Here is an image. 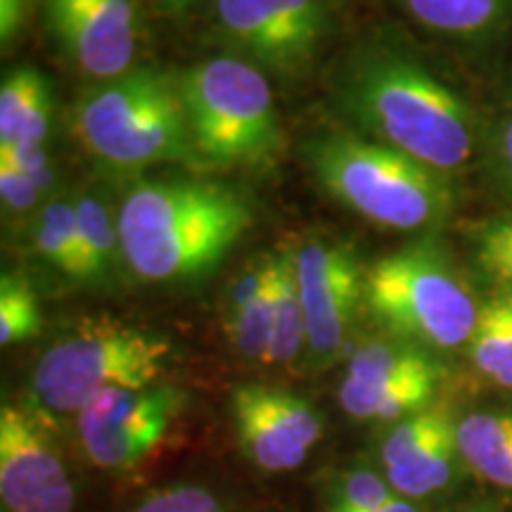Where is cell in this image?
Returning <instances> with one entry per match:
<instances>
[{
    "label": "cell",
    "instance_id": "277c9868",
    "mask_svg": "<svg viewBox=\"0 0 512 512\" xmlns=\"http://www.w3.org/2000/svg\"><path fill=\"white\" fill-rule=\"evenodd\" d=\"M74 136L105 169L133 174L155 164H200L185 121L178 76L133 67L76 100Z\"/></svg>",
    "mask_w": 512,
    "mask_h": 512
},
{
    "label": "cell",
    "instance_id": "9a60e30c",
    "mask_svg": "<svg viewBox=\"0 0 512 512\" xmlns=\"http://www.w3.org/2000/svg\"><path fill=\"white\" fill-rule=\"evenodd\" d=\"M55 100L48 76L34 64H19L0 86V145H46L53 131Z\"/></svg>",
    "mask_w": 512,
    "mask_h": 512
},
{
    "label": "cell",
    "instance_id": "5bb4252c",
    "mask_svg": "<svg viewBox=\"0 0 512 512\" xmlns=\"http://www.w3.org/2000/svg\"><path fill=\"white\" fill-rule=\"evenodd\" d=\"M422 29L467 46H489L512 29V0H399Z\"/></svg>",
    "mask_w": 512,
    "mask_h": 512
},
{
    "label": "cell",
    "instance_id": "e575fe53",
    "mask_svg": "<svg viewBox=\"0 0 512 512\" xmlns=\"http://www.w3.org/2000/svg\"><path fill=\"white\" fill-rule=\"evenodd\" d=\"M380 512H418V510H415L411 503H408V501H403V498L399 496V498H394V501L389 503L387 508H382Z\"/></svg>",
    "mask_w": 512,
    "mask_h": 512
},
{
    "label": "cell",
    "instance_id": "603a6c76",
    "mask_svg": "<svg viewBox=\"0 0 512 512\" xmlns=\"http://www.w3.org/2000/svg\"><path fill=\"white\" fill-rule=\"evenodd\" d=\"M31 242L43 264L64 278L81 283V245L76 221V195L55 192L31 219Z\"/></svg>",
    "mask_w": 512,
    "mask_h": 512
},
{
    "label": "cell",
    "instance_id": "4316f807",
    "mask_svg": "<svg viewBox=\"0 0 512 512\" xmlns=\"http://www.w3.org/2000/svg\"><path fill=\"white\" fill-rule=\"evenodd\" d=\"M482 166L489 188L512 204V72L494 119L484 128Z\"/></svg>",
    "mask_w": 512,
    "mask_h": 512
},
{
    "label": "cell",
    "instance_id": "d6a6232c",
    "mask_svg": "<svg viewBox=\"0 0 512 512\" xmlns=\"http://www.w3.org/2000/svg\"><path fill=\"white\" fill-rule=\"evenodd\" d=\"M34 0H0V43L8 50L22 36Z\"/></svg>",
    "mask_w": 512,
    "mask_h": 512
},
{
    "label": "cell",
    "instance_id": "d590c367",
    "mask_svg": "<svg viewBox=\"0 0 512 512\" xmlns=\"http://www.w3.org/2000/svg\"><path fill=\"white\" fill-rule=\"evenodd\" d=\"M467 512H496L494 508H486V505H477V508H470Z\"/></svg>",
    "mask_w": 512,
    "mask_h": 512
},
{
    "label": "cell",
    "instance_id": "7c38bea8",
    "mask_svg": "<svg viewBox=\"0 0 512 512\" xmlns=\"http://www.w3.org/2000/svg\"><path fill=\"white\" fill-rule=\"evenodd\" d=\"M0 498L10 512H72L74 484L29 408L0 411Z\"/></svg>",
    "mask_w": 512,
    "mask_h": 512
},
{
    "label": "cell",
    "instance_id": "e0dca14e",
    "mask_svg": "<svg viewBox=\"0 0 512 512\" xmlns=\"http://www.w3.org/2000/svg\"><path fill=\"white\" fill-rule=\"evenodd\" d=\"M76 221L81 245V285H105L124 261L117 209L100 192H76Z\"/></svg>",
    "mask_w": 512,
    "mask_h": 512
},
{
    "label": "cell",
    "instance_id": "d6986e66",
    "mask_svg": "<svg viewBox=\"0 0 512 512\" xmlns=\"http://www.w3.org/2000/svg\"><path fill=\"white\" fill-rule=\"evenodd\" d=\"M268 271L273 292V337L266 363L285 366L297 361L302 349H306V318L297 283L294 247L268 254Z\"/></svg>",
    "mask_w": 512,
    "mask_h": 512
},
{
    "label": "cell",
    "instance_id": "5b68a950",
    "mask_svg": "<svg viewBox=\"0 0 512 512\" xmlns=\"http://www.w3.org/2000/svg\"><path fill=\"white\" fill-rule=\"evenodd\" d=\"M363 304L389 337L441 354L470 344L482 306L437 235L377 259L363 278Z\"/></svg>",
    "mask_w": 512,
    "mask_h": 512
},
{
    "label": "cell",
    "instance_id": "f546056e",
    "mask_svg": "<svg viewBox=\"0 0 512 512\" xmlns=\"http://www.w3.org/2000/svg\"><path fill=\"white\" fill-rule=\"evenodd\" d=\"M0 159L10 162L15 169L22 171L38 190L43 192V197H53L57 188V174L55 166L50 162L46 145L36 143H12V145H0Z\"/></svg>",
    "mask_w": 512,
    "mask_h": 512
},
{
    "label": "cell",
    "instance_id": "4fadbf2b",
    "mask_svg": "<svg viewBox=\"0 0 512 512\" xmlns=\"http://www.w3.org/2000/svg\"><path fill=\"white\" fill-rule=\"evenodd\" d=\"M458 420L446 406L408 415L382 441L384 479L403 498H425L446 489L458 467Z\"/></svg>",
    "mask_w": 512,
    "mask_h": 512
},
{
    "label": "cell",
    "instance_id": "44dd1931",
    "mask_svg": "<svg viewBox=\"0 0 512 512\" xmlns=\"http://www.w3.org/2000/svg\"><path fill=\"white\" fill-rule=\"evenodd\" d=\"M467 354L479 375L498 387L512 389V290L494 287L479 306Z\"/></svg>",
    "mask_w": 512,
    "mask_h": 512
},
{
    "label": "cell",
    "instance_id": "83f0119b",
    "mask_svg": "<svg viewBox=\"0 0 512 512\" xmlns=\"http://www.w3.org/2000/svg\"><path fill=\"white\" fill-rule=\"evenodd\" d=\"M41 332V309L36 292L22 273L5 271L0 278V344L12 347Z\"/></svg>",
    "mask_w": 512,
    "mask_h": 512
},
{
    "label": "cell",
    "instance_id": "8fae6325",
    "mask_svg": "<svg viewBox=\"0 0 512 512\" xmlns=\"http://www.w3.org/2000/svg\"><path fill=\"white\" fill-rule=\"evenodd\" d=\"M46 27L81 74L110 81L131 72L138 53V0H43Z\"/></svg>",
    "mask_w": 512,
    "mask_h": 512
},
{
    "label": "cell",
    "instance_id": "484cf974",
    "mask_svg": "<svg viewBox=\"0 0 512 512\" xmlns=\"http://www.w3.org/2000/svg\"><path fill=\"white\" fill-rule=\"evenodd\" d=\"M467 238L472 259L489 283L512 290V209L477 221Z\"/></svg>",
    "mask_w": 512,
    "mask_h": 512
},
{
    "label": "cell",
    "instance_id": "1f68e13d",
    "mask_svg": "<svg viewBox=\"0 0 512 512\" xmlns=\"http://www.w3.org/2000/svg\"><path fill=\"white\" fill-rule=\"evenodd\" d=\"M0 200H3L5 214L15 216V219H24V216L34 219L46 197L22 171L0 159Z\"/></svg>",
    "mask_w": 512,
    "mask_h": 512
},
{
    "label": "cell",
    "instance_id": "ac0fdd59",
    "mask_svg": "<svg viewBox=\"0 0 512 512\" xmlns=\"http://www.w3.org/2000/svg\"><path fill=\"white\" fill-rule=\"evenodd\" d=\"M230 406L252 413L280 437L311 451L323 437V420L302 396L266 384H240L233 389Z\"/></svg>",
    "mask_w": 512,
    "mask_h": 512
},
{
    "label": "cell",
    "instance_id": "30bf717a",
    "mask_svg": "<svg viewBox=\"0 0 512 512\" xmlns=\"http://www.w3.org/2000/svg\"><path fill=\"white\" fill-rule=\"evenodd\" d=\"M294 264L306 318V354L313 366H330L363 304L366 273L347 245L320 238L294 249Z\"/></svg>",
    "mask_w": 512,
    "mask_h": 512
},
{
    "label": "cell",
    "instance_id": "3957f363",
    "mask_svg": "<svg viewBox=\"0 0 512 512\" xmlns=\"http://www.w3.org/2000/svg\"><path fill=\"white\" fill-rule=\"evenodd\" d=\"M302 157L320 192L380 228L418 233L456 209L451 176L354 131L304 140Z\"/></svg>",
    "mask_w": 512,
    "mask_h": 512
},
{
    "label": "cell",
    "instance_id": "ffe728a7",
    "mask_svg": "<svg viewBox=\"0 0 512 512\" xmlns=\"http://www.w3.org/2000/svg\"><path fill=\"white\" fill-rule=\"evenodd\" d=\"M441 375H444V368L432 356V351H425L394 337L363 344L361 349L351 354L347 363V380L370 384V387L427 380V377L441 380Z\"/></svg>",
    "mask_w": 512,
    "mask_h": 512
},
{
    "label": "cell",
    "instance_id": "7a4b0ae2",
    "mask_svg": "<svg viewBox=\"0 0 512 512\" xmlns=\"http://www.w3.org/2000/svg\"><path fill=\"white\" fill-rule=\"evenodd\" d=\"M126 266L147 283H185L214 271L252 226L238 190L200 176L143 181L117 207Z\"/></svg>",
    "mask_w": 512,
    "mask_h": 512
},
{
    "label": "cell",
    "instance_id": "cb8c5ba5",
    "mask_svg": "<svg viewBox=\"0 0 512 512\" xmlns=\"http://www.w3.org/2000/svg\"><path fill=\"white\" fill-rule=\"evenodd\" d=\"M226 332L233 347L249 361H268L273 337V292H271V271H268L266 254V280L261 290L254 294L242 309L226 311Z\"/></svg>",
    "mask_w": 512,
    "mask_h": 512
},
{
    "label": "cell",
    "instance_id": "52a82bcc",
    "mask_svg": "<svg viewBox=\"0 0 512 512\" xmlns=\"http://www.w3.org/2000/svg\"><path fill=\"white\" fill-rule=\"evenodd\" d=\"M171 354V342L157 332L112 320L81 323L36 363L29 411L48 427V420L76 415L105 389L150 387Z\"/></svg>",
    "mask_w": 512,
    "mask_h": 512
},
{
    "label": "cell",
    "instance_id": "9c48e42d",
    "mask_svg": "<svg viewBox=\"0 0 512 512\" xmlns=\"http://www.w3.org/2000/svg\"><path fill=\"white\" fill-rule=\"evenodd\" d=\"M181 408V389L171 384L105 389L76 413V432L93 465L128 470L162 444Z\"/></svg>",
    "mask_w": 512,
    "mask_h": 512
},
{
    "label": "cell",
    "instance_id": "ba28073f",
    "mask_svg": "<svg viewBox=\"0 0 512 512\" xmlns=\"http://www.w3.org/2000/svg\"><path fill=\"white\" fill-rule=\"evenodd\" d=\"M211 22L226 55L294 81L323 53L335 8L332 0H211Z\"/></svg>",
    "mask_w": 512,
    "mask_h": 512
},
{
    "label": "cell",
    "instance_id": "4dcf8cb0",
    "mask_svg": "<svg viewBox=\"0 0 512 512\" xmlns=\"http://www.w3.org/2000/svg\"><path fill=\"white\" fill-rule=\"evenodd\" d=\"M133 512H226L223 505L216 501L202 486L178 484L169 489H159L147 496Z\"/></svg>",
    "mask_w": 512,
    "mask_h": 512
},
{
    "label": "cell",
    "instance_id": "d4e9b609",
    "mask_svg": "<svg viewBox=\"0 0 512 512\" xmlns=\"http://www.w3.org/2000/svg\"><path fill=\"white\" fill-rule=\"evenodd\" d=\"M230 415H233L235 432H238V441L245 451V456L252 460L256 467L266 472H287L299 467L309 456V451L297 446L294 441L280 437L273 432L266 422H261L256 415L242 411V408L230 406Z\"/></svg>",
    "mask_w": 512,
    "mask_h": 512
},
{
    "label": "cell",
    "instance_id": "7402d4cb",
    "mask_svg": "<svg viewBox=\"0 0 512 512\" xmlns=\"http://www.w3.org/2000/svg\"><path fill=\"white\" fill-rule=\"evenodd\" d=\"M441 380L427 377V380H408L396 384H382V387H370V384H358L344 377L339 387V403L344 413L356 420H406L432 406L437 396Z\"/></svg>",
    "mask_w": 512,
    "mask_h": 512
},
{
    "label": "cell",
    "instance_id": "6da1fadb",
    "mask_svg": "<svg viewBox=\"0 0 512 512\" xmlns=\"http://www.w3.org/2000/svg\"><path fill=\"white\" fill-rule=\"evenodd\" d=\"M337 112L358 136L456 176L482 152L475 107L387 31L351 50L332 83Z\"/></svg>",
    "mask_w": 512,
    "mask_h": 512
},
{
    "label": "cell",
    "instance_id": "2e32d148",
    "mask_svg": "<svg viewBox=\"0 0 512 512\" xmlns=\"http://www.w3.org/2000/svg\"><path fill=\"white\" fill-rule=\"evenodd\" d=\"M458 451L479 477L512 494V411H477L458 420Z\"/></svg>",
    "mask_w": 512,
    "mask_h": 512
},
{
    "label": "cell",
    "instance_id": "8992f818",
    "mask_svg": "<svg viewBox=\"0 0 512 512\" xmlns=\"http://www.w3.org/2000/svg\"><path fill=\"white\" fill-rule=\"evenodd\" d=\"M197 162L264 169L283 155L285 133L268 76L230 55L195 62L178 76Z\"/></svg>",
    "mask_w": 512,
    "mask_h": 512
},
{
    "label": "cell",
    "instance_id": "f1b7e54d",
    "mask_svg": "<svg viewBox=\"0 0 512 512\" xmlns=\"http://www.w3.org/2000/svg\"><path fill=\"white\" fill-rule=\"evenodd\" d=\"M399 498L387 479L373 470H351L335 484L328 512H380Z\"/></svg>",
    "mask_w": 512,
    "mask_h": 512
},
{
    "label": "cell",
    "instance_id": "836d02e7",
    "mask_svg": "<svg viewBox=\"0 0 512 512\" xmlns=\"http://www.w3.org/2000/svg\"><path fill=\"white\" fill-rule=\"evenodd\" d=\"M152 3L157 5V10L162 12V15L181 19V17L188 15V12L195 8L200 0H152Z\"/></svg>",
    "mask_w": 512,
    "mask_h": 512
}]
</instances>
